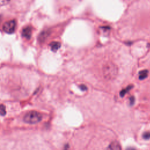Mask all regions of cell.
<instances>
[{
	"label": "cell",
	"mask_w": 150,
	"mask_h": 150,
	"mask_svg": "<svg viewBox=\"0 0 150 150\" xmlns=\"http://www.w3.org/2000/svg\"><path fill=\"white\" fill-rule=\"evenodd\" d=\"M143 137L144 139H150V132H146L143 134Z\"/></svg>",
	"instance_id": "10"
},
{
	"label": "cell",
	"mask_w": 150,
	"mask_h": 150,
	"mask_svg": "<svg viewBox=\"0 0 150 150\" xmlns=\"http://www.w3.org/2000/svg\"><path fill=\"white\" fill-rule=\"evenodd\" d=\"M60 44L59 42H52L50 44V47L53 52H56L60 47Z\"/></svg>",
	"instance_id": "6"
},
{
	"label": "cell",
	"mask_w": 150,
	"mask_h": 150,
	"mask_svg": "<svg viewBox=\"0 0 150 150\" xmlns=\"http://www.w3.org/2000/svg\"><path fill=\"white\" fill-rule=\"evenodd\" d=\"M148 71L147 70H144L140 72L139 73V78L140 80H144L148 76Z\"/></svg>",
	"instance_id": "7"
},
{
	"label": "cell",
	"mask_w": 150,
	"mask_h": 150,
	"mask_svg": "<svg viewBox=\"0 0 150 150\" xmlns=\"http://www.w3.org/2000/svg\"><path fill=\"white\" fill-rule=\"evenodd\" d=\"M22 35L25 38L29 40L32 35V28L30 27H27L23 28L22 31Z\"/></svg>",
	"instance_id": "4"
},
{
	"label": "cell",
	"mask_w": 150,
	"mask_h": 150,
	"mask_svg": "<svg viewBox=\"0 0 150 150\" xmlns=\"http://www.w3.org/2000/svg\"><path fill=\"white\" fill-rule=\"evenodd\" d=\"M6 113L5 107L3 104L0 105V115L2 116H4Z\"/></svg>",
	"instance_id": "8"
},
{
	"label": "cell",
	"mask_w": 150,
	"mask_h": 150,
	"mask_svg": "<svg viewBox=\"0 0 150 150\" xmlns=\"http://www.w3.org/2000/svg\"><path fill=\"white\" fill-rule=\"evenodd\" d=\"M131 87H132V86H129V87H127V88L123 90L121 92V93H120V95H121V96H124L125 94H126V93L130 89V88H131Z\"/></svg>",
	"instance_id": "9"
},
{
	"label": "cell",
	"mask_w": 150,
	"mask_h": 150,
	"mask_svg": "<svg viewBox=\"0 0 150 150\" xmlns=\"http://www.w3.org/2000/svg\"><path fill=\"white\" fill-rule=\"evenodd\" d=\"M130 100H131V102H130V103H131V104H133V103H134V98L133 97H131V98H130Z\"/></svg>",
	"instance_id": "13"
},
{
	"label": "cell",
	"mask_w": 150,
	"mask_h": 150,
	"mask_svg": "<svg viewBox=\"0 0 150 150\" xmlns=\"http://www.w3.org/2000/svg\"><path fill=\"white\" fill-rule=\"evenodd\" d=\"M103 74L105 79L107 80H114L117 76L119 69L117 66L113 62L108 61L103 65Z\"/></svg>",
	"instance_id": "1"
},
{
	"label": "cell",
	"mask_w": 150,
	"mask_h": 150,
	"mask_svg": "<svg viewBox=\"0 0 150 150\" xmlns=\"http://www.w3.org/2000/svg\"><path fill=\"white\" fill-rule=\"evenodd\" d=\"M42 119V116L39 112L31 111L25 115L23 117L24 121L28 124H36L40 122Z\"/></svg>",
	"instance_id": "2"
},
{
	"label": "cell",
	"mask_w": 150,
	"mask_h": 150,
	"mask_svg": "<svg viewBox=\"0 0 150 150\" xmlns=\"http://www.w3.org/2000/svg\"><path fill=\"white\" fill-rule=\"evenodd\" d=\"M16 21L14 19L5 22L3 27V31L7 33H12L15 31Z\"/></svg>",
	"instance_id": "3"
},
{
	"label": "cell",
	"mask_w": 150,
	"mask_h": 150,
	"mask_svg": "<svg viewBox=\"0 0 150 150\" xmlns=\"http://www.w3.org/2000/svg\"><path fill=\"white\" fill-rule=\"evenodd\" d=\"M8 3H9V1H6V0H5V1H4V0H0V5H5L6 4Z\"/></svg>",
	"instance_id": "11"
},
{
	"label": "cell",
	"mask_w": 150,
	"mask_h": 150,
	"mask_svg": "<svg viewBox=\"0 0 150 150\" xmlns=\"http://www.w3.org/2000/svg\"><path fill=\"white\" fill-rule=\"evenodd\" d=\"M80 89L82 90L83 91H84V90H87V87H86L85 85H84V84H81V85L80 86Z\"/></svg>",
	"instance_id": "12"
},
{
	"label": "cell",
	"mask_w": 150,
	"mask_h": 150,
	"mask_svg": "<svg viewBox=\"0 0 150 150\" xmlns=\"http://www.w3.org/2000/svg\"><path fill=\"white\" fill-rule=\"evenodd\" d=\"M107 150H122L119 143L117 141H112L108 146Z\"/></svg>",
	"instance_id": "5"
}]
</instances>
